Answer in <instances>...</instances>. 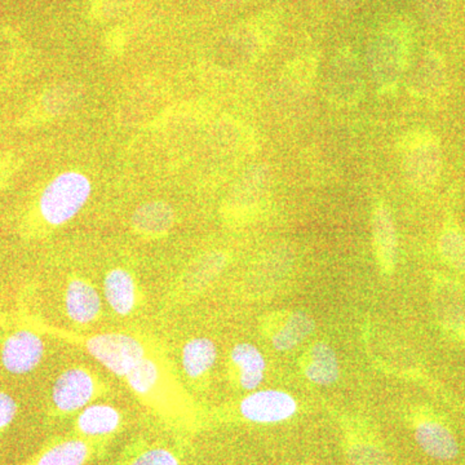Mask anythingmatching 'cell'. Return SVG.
<instances>
[{
	"instance_id": "cell-1",
	"label": "cell",
	"mask_w": 465,
	"mask_h": 465,
	"mask_svg": "<svg viewBox=\"0 0 465 465\" xmlns=\"http://www.w3.org/2000/svg\"><path fill=\"white\" fill-rule=\"evenodd\" d=\"M412 29L403 18L382 24L367 45L366 65L376 88L382 94L397 91L412 54Z\"/></svg>"
},
{
	"instance_id": "cell-2",
	"label": "cell",
	"mask_w": 465,
	"mask_h": 465,
	"mask_svg": "<svg viewBox=\"0 0 465 465\" xmlns=\"http://www.w3.org/2000/svg\"><path fill=\"white\" fill-rule=\"evenodd\" d=\"M92 185L88 177L67 171L54 177L43 192L41 213L48 224L58 226L74 219L90 200Z\"/></svg>"
},
{
	"instance_id": "cell-3",
	"label": "cell",
	"mask_w": 465,
	"mask_h": 465,
	"mask_svg": "<svg viewBox=\"0 0 465 465\" xmlns=\"http://www.w3.org/2000/svg\"><path fill=\"white\" fill-rule=\"evenodd\" d=\"M282 14L271 9L232 30L224 42V54L229 63L244 65L256 60L274 41L280 32Z\"/></svg>"
},
{
	"instance_id": "cell-4",
	"label": "cell",
	"mask_w": 465,
	"mask_h": 465,
	"mask_svg": "<svg viewBox=\"0 0 465 465\" xmlns=\"http://www.w3.org/2000/svg\"><path fill=\"white\" fill-rule=\"evenodd\" d=\"M403 173L416 188L433 185L440 171V149L437 137L424 130L407 133L400 142Z\"/></svg>"
},
{
	"instance_id": "cell-5",
	"label": "cell",
	"mask_w": 465,
	"mask_h": 465,
	"mask_svg": "<svg viewBox=\"0 0 465 465\" xmlns=\"http://www.w3.org/2000/svg\"><path fill=\"white\" fill-rule=\"evenodd\" d=\"M326 97L332 106L351 109L362 101L366 92L365 75L357 54L349 47L336 52L326 75Z\"/></svg>"
},
{
	"instance_id": "cell-6",
	"label": "cell",
	"mask_w": 465,
	"mask_h": 465,
	"mask_svg": "<svg viewBox=\"0 0 465 465\" xmlns=\"http://www.w3.org/2000/svg\"><path fill=\"white\" fill-rule=\"evenodd\" d=\"M88 353L112 374L125 378L143 358L145 349L134 336L125 333H100L85 342Z\"/></svg>"
},
{
	"instance_id": "cell-7",
	"label": "cell",
	"mask_w": 465,
	"mask_h": 465,
	"mask_svg": "<svg viewBox=\"0 0 465 465\" xmlns=\"http://www.w3.org/2000/svg\"><path fill=\"white\" fill-rule=\"evenodd\" d=\"M298 411V402L284 391H256L242 400L240 412L244 420L275 424L289 420Z\"/></svg>"
},
{
	"instance_id": "cell-8",
	"label": "cell",
	"mask_w": 465,
	"mask_h": 465,
	"mask_svg": "<svg viewBox=\"0 0 465 465\" xmlns=\"http://www.w3.org/2000/svg\"><path fill=\"white\" fill-rule=\"evenodd\" d=\"M43 356L45 342L29 330L12 333L2 348V363L9 374H29L41 365Z\"/></svg>"
},
{
	"instance_id": "cell-9",
	"label": "cell",
	"mask_w": 465,
	"mask_h": 465,
	"mask_svg": "<svg viewBox=\"0 0 465 465\" xmlns=\"http://www.w3.org/2000/svg\"><path fill=\"white\" fill-rule=\"evenodd\" d=\"M96 385L90 372L81 367L63 372L52 390V401L61 412H75L84 410L94 397Z\"/></svg>"
},
{
	"instance_id": "cell-10",
	"label": "cell",
	"mask_w": 465,
	"mask_h": 465,
	"mask_svg": "<svg viewBox=\"0 0 465 465\" xmlns=\"http://www.w3.org/2000/svg\"><path fill=\"white\" fill-rule=\"evenodd\" d=\"M320 57L314 52L299 54L289 61L278 85V96L289 104L298 103L308 96L316 84Z\"/></svg>"
},
{
	"instance_id": "cell-11",
	"label": "cell",
	"mask_w": 465,
	"mask_h": 465,
	"mask_svg": "<svg viewBox=\"0 0 465 465\" xmlns=\"http://www.w3.org/2000/svg\"><path fill=\"white\" fill-rule=\"evenodd\" d=\"M272 185L271 167L255 164L246 171L229 195V206L235 211L249 210L264 200Z\"/></svg>"
},
{
	"instance_id": "cell-12",
	"label": "cell",
	"mask_w": 465,
	"mask_h": 465,
	"mask_svg": "<svg viewBox=\"0 0 465 465\" xmlns=\"http://www.w3.org/2000/svg\"><path fill=\"white\" fill-rule=\"evenodd\" d=\"M414 437L428 457L437 460H452L458 457L459 445L446 425L436 420H421L415 425Z\"/></svg>"
},
{
	"instance_id": "cell-13",
	"label": "cell",
	"mask_w": 465,
	"mask_h": 465,
	"mask_svg": "<svg viewBox=\"0 0 465 465\" xmlns=\"http://www.w3.org/2000/svg\"><path fill=\"white\" fill-rule=\"evenodd\" d=\"M67 316L73 322H94L101 312V298L97 290L84 280H74L67 284L65 293Z\"/></svg>"
},
{
	"instance_id": "cell-14",
	"label": "cell",
	"mask_w": 465,
	"mask_h": 465,
	"mask_svg": "<svg viewBox=\"0 0 465 465\" xmlns=\"http://www.w3.org/2000/svg\"><path fill=\"white\" fill-rule=\"evenodd\" d=\"M372 238H374L376 256L381 268L385 272L393 271L396 265L399 241H397L393 217L384 204L376 207L372 215Z\"/></svg>"
},
{
	"instance_id": "cell-15",
	"label": "cell",
	"mask_w": 465,
	"mask_h": 465,
	"mask_svg": "<svg viewBox=\"0 0 465 465\" xmlns=\"http://www.w3.org/2000/svg\"><path fill=\"white\" fill-rule=\"evenodd\" d=\"M104 295L109 307L119 316H128L136 307V283L125 269L110 271L104 280Z\"/></svg>"
},
{
	"instance_id": "cell-16",
	"label": "cell",
	"mask_w": 465,
	"mask_h": 465,
	"mask_svg": "<svg viewBox=\"0 0 465 465\" xmlns=\"http://www.w3.org/2000/svg\"><path fill=\"white\" fill-rule=\"evenodd\" d=\"M232 362L240 369V384L244 391H256L264 381L265 357L250 342H240L232 349Z\"/></svg>"
},
{
	"instance_id": "cell-17",
	"label": "cell",
	"mask_w": 465,
	"mask_h": 465,
	"mask_svg": "<svg viewBox=\"0 0 465 465\" xmlns=\"http://www.w3.org/2000/svg\"><path fill=\"white\" fill-rule=\"evenodd\" d=\"M121 425V414L115 407L106 403L85 406L76 419L79 432L88 437H105Z\"/></svg>"
},
{
	"instance_id": "cell-18",
	"label": "cell",
	"mask_w": 465,
	"mask_h": 465,
	"mask_svg": "<svg viewBox=\"0 0 465 465\" xmlns=\"http://www.w3.org/2000/svg\"><path fill=\"white\" fill-rule=\"evenodd\" d=\"M445 81L443 63L437 54H428L421 58L410 76L409 91L415 97H432Z\"/></svg>"
},
{
	"instance_id": "cell-19",
	"label": "cell",
	"mask_w": 465,
	"mask_h": 465,
	"mask_svg": "<svg viewBox=\"0 0 465 465\" xmlns=\"http://www.w3.org/2000/svg\"><path fill=\"white\" fill-rule=\"evenodd\" d=\"M134 228L146 235H162L174 224V211L166 202H146L133 213Z\"/></svg>"
},
{
	"instance_id": "cell-20",
	"label": "cell",
	"mask_w": 465,
	"mask_h": 465,
	"mask_svg": "<svg viewBox=\"0 0 465 465\" xmlns=\"http://www.w3.org/2000/svg\"><path fill=\"white\" fill-rule=\"evenodd\" d=\"M91 446L81 439L63 440L43 450L29 465H85Z\"/></svg>"
},
{
	"instance_id": "cell-21",
	"label": "cell",
	"mask_w": 465,
	"mask_h": 465,
	"mask_svg": "<svg viewBox=\"0 0 465 465\" xmlns=\"http://www.w3.org/2000/svg\"><path fill=\"white\" fill-rule=\"evenodd\" d=\"M216 360L217 348L211 339L195 338L183 345L182 363L183 372L189 378H201L213 369Z\"/></svg>"
},
{
	"instance_id": "cell-22",
	"label": "cell",
	"mask_w": 465,
	"mask_h": 465,
	"mask_svg": "<svg viewBox=\"0 0 465 465\" xmlns=\"http://www.w3.org/2000/svg\"><path fill=\"white\" fill-rule=\"evenodd\" d=\"M341 375L338 357L330 345L318 342L311 349V361L305 367V376L318 385H331Z\"/></svg>"
},
{
	"instance_id": "cell-23",
	"label": "cell",
	"mask_w": 465,
	"mask_h": 465,
	"mask_svg": "<svg viewBox=\"0 0 465 465\" xmlns=\"http://www.w3.org/2000/svg\"><path fill=\"white\" fill-rule=\"evenodd\" d=\"M345 454L349 465H394L390 455L376 440L361 432L349 433Z\"/></svg>"
},
{
	"instance_id": "cell-24",
	"label": "cell",
	"mask_w": 465,
	"mask_h": 465,
	"mask_svg": "<svg viewBox=\"0 0 465 465\" xmlns=\"http://www.w3.org/2000/svg\"><path fill=\"white\" fill-rule=\"evenodd\" d=\"M314 331L313 318L304 312L291 314L286 323L274 333L272 345L275 351H287L298 347Z\"/></svg>"
},
{
	"instance_id": "cell-25",
	"label": "cell",
	"mask_w": 465,
	"mask_h": 465,
	"mask_svg": "<svg viewBox=\"0 0 465 465\" xmlns=\"http://www.w3.org/2000/svg\"><path fill=\"white\" fill-rule=\"evenodd\" d=\"M159 376H161V372H159L157 363L145 357L131 370L125 379L134 393L146 396L158 384Z\"/></svg>"
},
{
	"instance_id": "cell-26",
	"label": "cell",
	"mask_w": 465,
	"mask_h": 465,
	"mask_svg": "<svg viewBox=\"0 0 465 465\" xmlns=\"http://www.w3.org/2000/svg\"><path fill=\"white\" fill-rule=\"evenodd\" d=\"M226 264V258L222 252H210L202 256L189 271V282L195 287L206 286L219 275Z\"/></svg>"
},
{
	"instance_id": "cell-27",
	"label": "cell",
	"mask_w": 465,
	"mask_h": 465,
	"mask_svg": "<svg viewBox=\"0 0 465 465\" xmlns=\"http://www.w3.org/2000/svg\"><path fill=\"white\" fill-rule=\"evenodd\" d=\"M122 465H182L179 458L170 449L150 446L131 455Z\"/></svg>"
},
{
	"instance_id": "cell-28",
	"label": "cell",
	"mask_w": 465,
	"mask_h": 465,
	"mask_svg": "<svg viewBox=\"0 0 465 465\" xmlns=\"http://www.w3.org/2000/svg\"><path fill=\"white\" fill-rule=\"evenodd\" d=\"M81 99V91L74 84L60 85L45 96V105L52 114H64Z\"/></svg>"
},
{
	"instance_id": "cell-29",
	"label": "cell",
	"mask_w": 465,
	"mask_h": 465,
	"mask_svg": "<svg viewBox=\"0 0 465 465\" xmlns=\"http://www.w3.org/2000/svg\"><path fill=\"white\" fill-rule=\"evenodd\" d=\"M443 259L458 269L465 268V237L457 231L443 232L440 240Z\"/></svg>"
},
{
	"instance_id": "cell-30",
	"label": "cell",
	"mask_w": 465,
	"mask_h": 465,
	"mask_svg": "<svg viewBox=\"0 0 465 465\" xmlns=\"http://www.w3.org/2000/svg\"><path fill=\"white\" fill-rule=\"evenodd\" d=\"M16 415V401L5 391H0V432L12 424Z\"/></svg>"
},
{
	"instance_id": "cell-31",
	"label": "cell",
	"mask_w": 465,
	"mask_h": 465,
	"mask_svg": "<svg viewBox=\"0 0 465 465\" xmlns=\"http://www.w3.org/2000/svg\"><path fill=\"white\" fill-rule=\"evenodd\" d=\"M336 2H338V5L342 8H351L356 5L357 0H336Z\"/></svg>"
},
{
	"instance_id": "cell-32",
	"label": "cell",
	"mask_w": 465,
	"mask_h": 465,
	"mask_svg": "<svg viewBox=\"0 0 465 465\" xmlns=\"http://www.w3.org/2000/svg\"><path fill=\"white\" fill-rule=\"evenodd\" d=\"M228 2H235V0H228Z\"/></svg>"
}]
</instances>
